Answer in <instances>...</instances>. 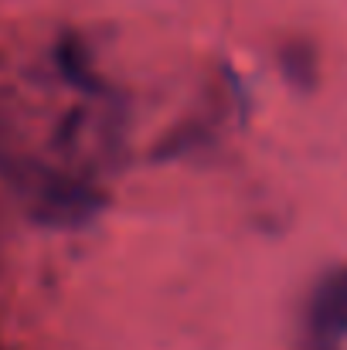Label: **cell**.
Here are the masks:
<instances>
[{
	"label": "cell",
	"instance_id": "1",
	"mask_svg": "<svg viewBox=\"0 0 347 350\" xmlns=\"http://www.w3.org/2000/svg\"><path fill=\"white\" fill-rule=\"evenodd\" d=\"M14 187L27 198L31 211L48 221L79 225L99 211V194L79 177H68L62 170H48L38 163L14 167Z\"/></svg>",
	"mask_w": 347,
	"mask_h": 350
},
{
	"label": "cell",
	"instance_id": "3",
	"mask_svg": "<svg viewBox=\"0 0 347 350\" xmlns=\"http://www.w3.org/2000/svg\"><path fill=\"white\" fill-rule=\"evenodd\" d=\"M0 350H7V347H3V344H0Z\"/></svg>",
	"mask_w": 347,
	"mask_h": 350
},
{
	"label": "cell",
	"instance_id": "2",
	"mask_svg": "<svg viewBox=\"0 0 347 350\" xmlns=\"http://www.w3.org/2000/svg\"><path fill=\"white\" fill-rule=\"evenodd\" d=\"M296 350H347V262L327 269L310 286L300 310Z\"/></svg>",
	"mask_w": 347,
	"mask_h": 350
}]
</instances>
